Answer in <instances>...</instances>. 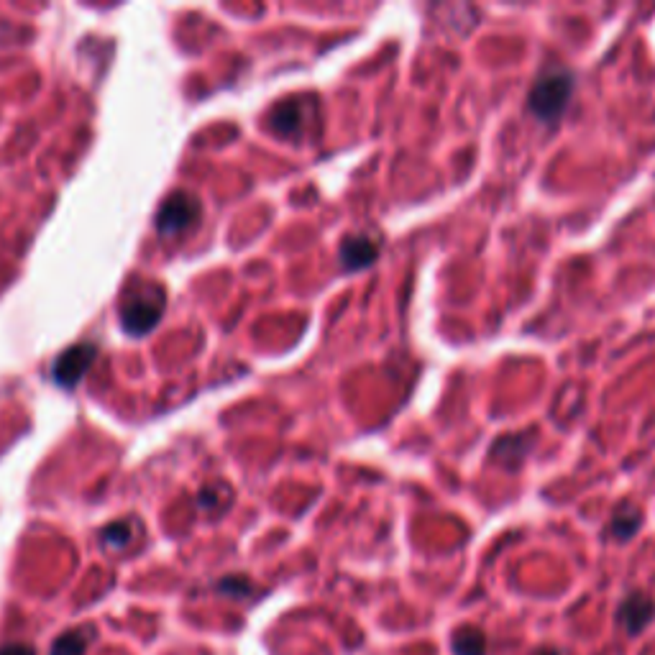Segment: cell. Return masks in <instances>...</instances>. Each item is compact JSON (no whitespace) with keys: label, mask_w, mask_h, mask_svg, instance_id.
I'll use <instances>...</instances> for the list:
<instances>
[{"label":"cell","mask_w":655,"mask_h":655,"mask_svg":"<svg viewBox=\"0 0 655 655\" xmlns=\"http://www.w3.org/2000/svg\"><path fill=\"white\" fill-rule=\"evenodd\" d=\"M0 655H34V648L24 643H8L0 648Z\"/></svg>","instance_id":"obj_13"},{"label":"cell","mask_w":655,"mask_h":655,"mask_svg":"<svg viewBox=\"0 0 655 655\" xmlns=\"http://www.w3.org/2000/svg\"><path fill=\"white\" fill-rule=\"evenodd\" d=\"M87 653V632L70 630L59 635L52 645V655H85Z\"/></svg>","instance_id":"obj_11"},{"label":"cell","mask_w":655,"mask_h":655,"mask_svg":"<svg viewBox=\"0 0 655 655\" xmlns=\"http://www.w3.org/2000/svg\"><path fill=\"white\" fill-rule=\"evenodd\" d=\"M134 538V525L131 522H113L103 530V543L108 548H123V545L131 543Z\"/></svg>","instance_id":"obj_12"},{"label":"cell","mask_w":655,"mask_h":655,"mask_svg":"<svg viewBox=\"0 0 655 655\" xmlns=\"http://www.w3.org/2000/svg\"><path fill=\"white\" fill-rule=\"evenodd\" d=\"M313 123H318V100L305 95L279 100L269 113V128L285 139H302Z\"/></svg>","instance_id":"obj_3"},{"label":"cell","mask_w":655,"mask_h":655,"mask_svg":"<svg viewBox=\"0 0 655 655\" xmlns=\"http://www.w3.org/2000/svg\"><path fill=\"white\" fill-rule=\"evenodd\" d=\"M95 359H98V348H95L93 343H77V346L67 348L52 366L54 382L67 389L75 387V384L85 377L87 369L93 366Z\"/></svg>","instance_id":"obj_5"},{"label":"cell","mask_w":655,"mask_h":655,"mask_svg":"<svg viewBox=\"0 0 655 655\" xmlns=\"http://www.w3.org/2000/svg\"><path fill=\"white\" fill-rule=\"evenodd\" d=\"M574 82V72L561 67V64L545 67L528 95V111L533 113L538 121L551 123L553 126V123L563 116L571 95H574Z\"/></svg>","instance_id":"obj_1"},{"label":"cell","mask_w":655,"mask_h":655,"mask_svg":"<svg viewBox=\"0 0 655 655\" xmlns=\"http://www.w3.org/2000/svg\"><path fill=\"white\" fill-rule=\"evenodd\" d=\"M535 443V433H515V435H505V438H499L497 443L492 446V458L497 464L505 466L507 471L520 469L522 461L528 458V453L533 451Z\"/></svg>","instance_id":"obj_7"},{"label":"cell","mask_w":655,"mask_h":655,"mask_svg":"<svg viewBox=\"0 0 655 655\" xmlns=\"http://www.w3.org/2000/svg\"><path fill=\"white\" fill-rule=\"evenodd\" d=\"M535 655H561V653H558V650H540V653Z\"/></svg>","instance_id":"obj_14"},{"label":"cell","mask_w":655,"mask_h":655,"mask_svg":"<svg viewBox=\"0 0 655 655\" xmlns=\"http://www.w3.org/2000/svg\"><path fill=\"white\" fill-rule=\"evenodd\" d=\"M200 215H203V208L192 192H172L157 213V231L162 236H180L200 221Z\"/></svg>","instance_id":"obj_4"},{"label":"cell","mask_w":655,"mask_h":655,"mask_svg":"<svg viewBox=\"0 0 655 655\" xmlns=\"http://www.w3.org/2000/svg\"><path fill=\"white\" fill-rule=\"evenodd\" d=\"M655 620V602L643 592H632L620 607V622L630 635L643 632Z\"/></svg>","instance_id":"obj_8"},{"label":"cell","mask_w":655,"mask_h":655,"mask_svg":"<svg viewBox=\"0 0 655 655\" xmlns=\"http://www.w3.org/2000/svg\"><path fill=\"white\" fill-rule=\"evenodd\" d=\"M167 292L159 285H136L121 300V325L128 336H144L162 320Z\"/></svg>","instance_id":"obj_2"},{"label":"cell","mask_w":655,"mask_h":655,"mask_svg":"<svg viewBox=\"0 0 655 655\" xmlns=\"http://www.w3.org/2000/svg\"><path fill=\"white\" fill-rule=\"evenodd\" d=\"M453 653L456 655H484L487 653V635L479 627H461L453 635Z\"/></svg>","instance_id":"obj_10"},{"label":"cell","mask_w":655,"mask_h":655,"mask_svg":"<svg viewBox=\"0 0 655 655\" xmlns=\"http://www.w3.org/2000/svg\"><path fill=\"white\" fill-rule=\"evenodd\" d=\"M640 525H643V515L635 505H622L620 510L612 515V522H609V535L617 540H630L632 535L638 533Z\"/></svg>","instance_id":"obj_9"},{"label":"cell","mask_w":655,"mask_h":655,"mask_svg":"<svg viewBox=\"0 0 655 655\" xmlns=\"http://www.w3.org/2000/svg\"><path fill=\"white\" fill-rule=\"evenodd\" d=\"M379 256V244L371 236H364V233H354V236H346L341 241V249H338V259H341V267L346 272H356V269H366L369 264H374Z\"/></svg>","instance_id":"obj_6"}]
</instances>
